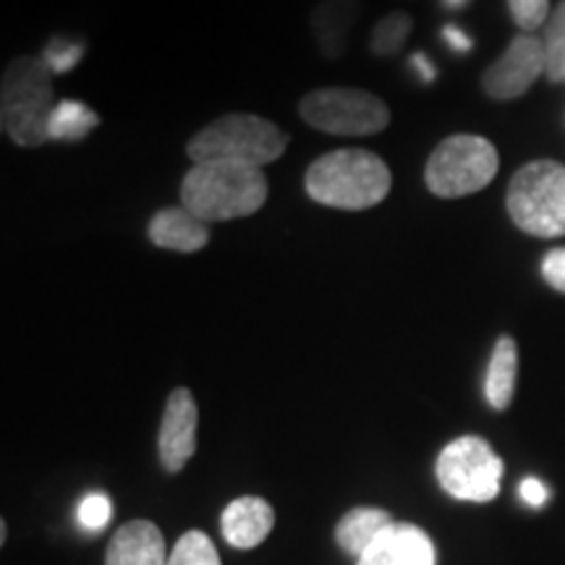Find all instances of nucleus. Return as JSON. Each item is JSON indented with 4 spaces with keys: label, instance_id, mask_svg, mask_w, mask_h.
<instances>
[{
    "label": "nucleus",
    "instance_id": "1",
    "mask_svg": "<svg viewBox=\"0 0 565 565\" xmlns=\"http://www.w3.org/2000/svg\"><path fill=\"white\" fill-rule=\"evenodd\" d=\"M270 183L263 168L244 162H194L181 181V204L204 223L242 221L265 207Z\"/></svg>",
    "mask_w": 565,
    "mask_h": 565
},
{
    "label": "nucleus",
    "instance_id": "2",
    "mask_svg": "<svg viewBox=\"0 0 565 565\" xmlns=\"http://www.w3.org/2000/svg\"><path fill=\"white\" fill-rule=\"evenodd\" d=\"M309 200L322 207L364 212L387 200L393 189V173L377 152L362 147H343L320 154L303 175Z\"/></svg>",
    "mask_w": 565,
    "mask_h": 565
},
{
    "label": "nucleus",
    "instance_id": "3",
    "mask_svg": "<svg viewBox=\"0 0 565 565\" xmlns=\"http://www.w3.org/2000/svg\"><path fill=\"white\" fill-rule=\"evenodd\" d=\"M53 71L40 55H17L0 76V129L21 150L51 141L55 100Z\"/></svg>",
    "mask_w": 565,
    "mask_h": 565
},
{
    "label": "nucleus",
    "instance_id": "4",
    "mask_svg": "<svg viewBox=\"0 0 565 565\" xmlns=\"http://www.w3.org/2000/svg\"><path fill=\"white\" fill-rule=\"evenodd\" d=\"M288 141L291 137L270 118L257 113H225L186 141V154L194 162L228 160L265 168L282 158Z\"/></svg>",
    "mask_w": 565,
    "mask_h": 565
},
{
    "label": "nucleus",
    "instance_id": "5",
    "mask_svg": "<svg viewBox=\"0 0 565 565\" xmlns=\"http://www.w3.org/2000/svg\"><path fill=\"white\" fill-rule=\"evenodd\" d=\"M513 225L534 238L565 236V166L557 160H532L513 173L505 192Z\"/></svg>",
    "mask_w": 565,
    "mask_h": 565
},
{
    "label": "nucleus",
    "instance_id": "6",
    "mask_svg": "<svg viewBox=\"0 0 565 565\" xmlns=\"http://www.w3.org/2000/svg\"><path fill=\"white\" fill-rule=\"evenodd\" d=\"M500 171L498 147L479 134H454L435 147L424 166V183L440 200H461L490 186Z\"/></svg>",
    "mask_w": 565,
    "mask_h": 565
},
{
    "label": "nucleus",
    "instance_id": "7",
    "mask_svg": "<svg viewBox=\"0 0 565 565\" xmlns=\"http://www.w3.org/2000/svg\"><path fill=\"white\" fill-rule=\"evenodd\" d=\"M299 116L330 137H374L391 126V108L380 95L359 87L312 89L299 100Z\"/></svg>",
    "mask_w": 565,
    "mask_h": 565
},
{
    "label": "nucleus",
    "instance_id": "8",
    "mask_svg": "<svg viewBox=\"0 0 565 565\" xmlns=\"http://www.w3.org/2000/svg\"><path fill=\"white\" fill-rule=\"evenodd\" d=\"M437 482L450 498L469 503H490L498 498L503 461L479 435L456 437L443 448L435 463Z\"/></svg>",
    "mask_w": 565,
    "mask_h": 565
},
{
    "label": "nucleus",
    "instance_id": "9",
    "mask_svg": "<svg viewBox=\"0 0 565 565\" xmlns=\"http://www.w3.org/2000/svg\"><path fill=\"white\" fill-rule=\"evenodd\" d=\"M547 74L545 42L536 34H515L508 47L482 74V89L492 100L508 103L524 97L536 79Z\"/></svg>",
    "mask_w": 565,
    "mask_h": 565
},
{
    "label": "nucleus",
    "instance_id": "10",
    "mask_svg": "<svg viewBox=\"0 0 565 565\" xmlns=\"http://www.w3.org/2000/svg\"><path fill=\"white\" fill-rule=\"evenodd\" d=\"M196 424H200V412H196V401L189 387H175L168 395L166 412L160 422L158 437V454L162 469L179 475L189 458L196 450Z\"/></svg>",
    "mask_w": 565,
    "mask_h": 565
},
{
    "label": "nucleus",
    "instance_id": "11",
    "mask_svg": "<svg viewBox=\"0 0 565 565\" xmlns=\"http://www.w3.org/2000/svg\"><path fill=\"white\" fill-rule=\"evenodd\" d=\"M362 17V0H320L309 13V30L324 61H341Z\"/></svg>",
    "mask_w": 565,
    "mask_h": 565
},
{
    "label": "nucleus",
    "instance_id": "12",
    "mask_svg": "<svg viewBox=\"0 0 565 565\" xmlns=\"http://www.w3.org/2000/svg\"><path fill=\"white\" fill-rule=\"evenodd\" d=\"M356 565H435V547L419 526L393 524L359 555Z\"/></svg>",
    "mask_w": 565,
    "mask_h": 565
},
{
    "label": "nucleus",
    "instance_id": "13",
    "mask_svg": "<svg viewBox=\"0 0 565 565\" xmlns=\"http://www.w3.org/2000/svg\"><path fill=\"white\" fill-rule=\"evenodd\" d=\"M147 236L158 249L194 254L207 249L210 244V223L196 217L183 204L179 207H162L154 212L147 223Z\"/></svg>",
    "mask_w": 565,
    "mask_h": 565
},
{
    "label": "nucleus",
    "instance_id": "14",
    "mask_svg": "<svg viewBox=\"0 0 565 565\" xmlns=\"http://www.w3.org/2000/svg\"><path fill=\"white\" fill-rule=\"evenodd\" d=\"M275 526L273 505L263 498H238L223 511L221 529L231 547L252 550L263 545Z\"/></svg>",
    "mask_w": 565,
    "mask_h": 565
},
{
    "label": "nucleus",
    "instance_id": "15",
    "mask_svg": "<svg viewBox=\"0 0 565 565\" xmlns=\"http://www.w3.org/2000/svg\"><path fill=\"white\" fill-rule=\"evenodd\" d=\"M105 565H168L162 532L152 521H129L113 536Z\"/></svg>",
    "mask_w": 565,
    "mask_h": 565
},
{
    "label": "nucleus",
    "instance_id": "16",
    "mask_svg": "<svg viewBox=\"0 0 565 565\" xmlns=\"http://www.w3.org/2000/svg\"><path fill=\"white\" fill-rule=\"evenodd\" d=\"M515 383H519V343L511 335H500L494 341L490 366L484 377L487 404L494 412H505L513 404Z\"/></svg>",
    "mask_w": 565,
    "mask_h": 565
},
{
    "label": "nucleus",
    "instance_id": "17",
    "mask_svg": "<svg viewBox=\"0 0 565 565\" xmlns=\"http://www.w3.org/2000/svg\"><path fill=\"white\" fill-rule=\"evenodd\" d=\"M391 526L393 519L387 511H380V508H353V511L343 515L341 524H338L335 540L345 553L362 555Z\"/></svg>",
    "mask_w": 565,
    "mask_h": 565
},
{
    "label": "nucleus",
    "instance_id": "18",
    "mask_svg": "<svg viewBox=\"0 0 565 565\" xmlns=\"http://www.w3.org/2000/svg\"><path fill=\"white\" fill-rule=\"evenodd\" d=\"M100 126V116L82 100H58L51 118V141H82Z\"/></svg>",
    "mask_w": 565,
    "mask_h": 565
},
{
    "label": "nucleus",
    "instance_id": "19",
    "mask_svg": "<svg viewBox=\"0 0 565 565\" xmlns=\"http://www.w3.org/2000/svg\"><path fill=\"white\" fill-rule=\"evenodd\" d=\"M414 32V19L406 11H391L380 17L372 26L370 51L374 58H393L406 47Z\"/></svg>",
    "mask_w": 565,
    "mask_h": 565
},
{
    "label": "nucleus",
    "instance_id": "20",
    "mask_svg": "<svg viewBox=\"0 0 565 565\" xmlns=\"http://www.w3.org/2000/svg\"><path fill=\"white\" fill-rule=\"evenodd\" d=\"M545 55H547V79L553 84L565 82V0L553 11L545 24Z\"/></svg>",
    "mask_w": 565,
    "mask_h": 565
},
{
    "label": "nucleus",
    "instance_id": "21",
    "mask_svg": "<svg viewBox=\"0 0 565 565\" xmlns=\"http://www.w3.org/2000/svg\"><path fill=\"white\" fill-rule=\"evenodd\" d=\"M168 565H221V555L207 534L186 532L175 542Z\"/></svg>",
    "mask_w": 565,
    "mask_h": 565
},
{
    "label": "nucleus",
    "instance_id": "22",
    "mask_svg": "<svg viewBox=\"0 0 565 565\" xmlns=\"http://www.w3.org/2000/svg\"><path fill=\"white\" fill-rule=\"evenodd\" d=\"M40 58L45 61V66L51 68L55 76L68 74V71H74L84 58V42L55 34V38L45 42V51H42Z\"/></svg>",
    "mask_w": 565,
    "mask_h": 565
},
{
    "label": "nucleus",
    "instance_id": "23",
    "mask_svg": "<svg viewBox=\"0 0 565 565\" xmlns=\"http://www.w3.org/2000/svg\"><path fill=\"white\" fill-rule=\"evenodd\" d=\"M505 3L513 24L524 34H534L540 26L547 24L550 17H553L550 0H505Z\"/></svg>",
    "mask_w": 565,
    "mask_h": 565
},
{
    "label": "nucleus",
    "instance_id": "24",
    "mask_svg": "<svg viewBox=\"0 0 565 565\" xmlns=\"http://www.w3.org/2000/svg\"><path fill=\"white\" fill-rule=\"evenodd\" d=\"M110 500L105 494H87L79 505V521L87 529H103L110 521Z\"/></svg>",
    "mask_w": 565,
    "mask_h": 565
},
{
    "label": "nucleus",
    "instance_id": "25",
    "mask_svg": "<svg viewBox=\"0 0 565 565\" xmlns=\"http://www.w3.org/2000/svg\"><path fill=\"white\" fill-rule=\"evenodd\" d=\"M542 278L553 291L565 294V246H555L542 259Z\"/></svg>",
    "mask_w": 565,
    "mask_h": 565
},
{
    "label": "nucleus",
    "instance_id": "26",
    "mask_svg": "<svg viewBox=\"0 0 565 565\" xmlns=\"http://www.w3.org/2000/svg\"><path fill=\"white\" fill-rule=\"evenodd\" d=\"M443 40H445V45H448L450 51L458 55L469 53L471 47H475V40H471L469 34H466L463 30H458V26H454V24L443 26Z\"/></svg>",
    "mask_w": 565,
    "mask_h": 565
},
{
    "label": "nucleus",
    "instance_id": "27",
    "mask_svg": "<svg viewBox=\"0 0 565 565\" xmlns=\"http://www.w3.org/2000/svg\"><path fill=\"white\" fill-rule=\"evenodd\" d=\"M521 500H524V503H529V505H534V508H540V505H545V500H547V487L540 482V479H534V477H529V479H524V482H521Z\"/></svg>",
    "mask_w": 565,
    "mask_h": 565
},
{
    "label": "nucleus",
    "instance_id": "28",
    "mask_svg": "<svg viewBox=\"0 0 565 565\" xmlns=\"http://www.w3.org/2000/svg\"><path fill=\"white\" fill-rule=\"evenodd\" d=\"M412 68L416 71V74H419V79L422 82H435V63L427 58V55L424 53H414L412 55Z\"/></svg>",
    "mask_w": 565,
    "mask_h": 565
},
{
    "label": "nucleus",
    "instance_id": "29",
    "mask_svg": "<svg viewBox=\"0 0 565 565\" xmlns=\"http://www.w3.org/2000/svg\"><path fill=\"white\" fill-rule=\"evenodd\" d=\"M440 3H443L448 11H461L463 6L471 3V0H440Z\"/></svg>",
    "mask_w": 565,
    "mask_h": 565
}]
</instances>
